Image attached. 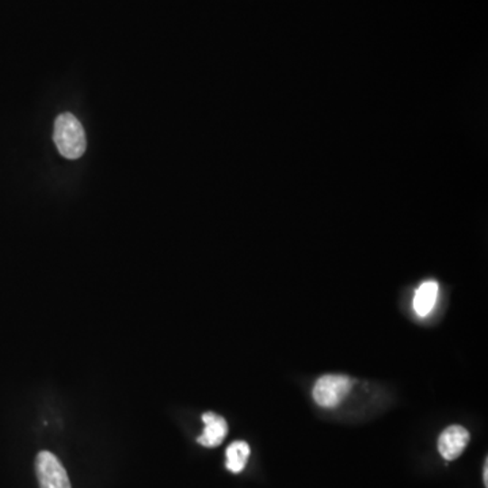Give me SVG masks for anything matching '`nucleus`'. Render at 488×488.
Returning <instances> with one entry per match:
<instances>
[{"instance_id": "nucleus-1", "label": "nucleus", "mask_w": 488, "mask_h": 488, "mask_svg": "<svg viewBox=\"0 0 488 488\" xmlns=\"http://www.w3.org/2000/svg\"><path fill=\"white\" fill-rule=\"evenodd\" d=\"M53 140L62 157L79 159L86 151V133L73 114L62 113L54 121Z\"/></svg>"}, {"instance_id": "nucleus-2", "label": "nucleus", "mask_w": 488, "mask_h": 488, "mask_svg": "<svg viewBox=\"0 0 488 488\" xmlns=\"http://www.w3.org/2000/svg\"><path fill=\"white\" fill-rule=\"evenodd\" d=\"M353 381L348 376L327 375L319 378L313 387L312 397L324 408L338 407L350 394Z\"/></svg>"}, {"instance_id": "nucleus-3", "label": "nucleus", "mask_w": 488, "mask_h": 488, "mask_svg": "<svg viewBox=\"0 0 488 488\" xmlns=\"http://www.w3.org/2000/svg\"><path fill=\"white\" fill-rule=\"evenodd\" d=\"M35 473L41 488H71L67 471L51 452H40L35 459Z\"/></svg>"}, {"instance_id": "nucleus-4", "label": "nucleus", "mask_w": 488, "mask_h": 488, "mask_svg": "<svg viewBox=\"0 0 488 488\" xmlns=\"http://www.w3.org/2000/svg\"><path fill=\"white\" fill-rule=\"evenodd\" d=\"M470 443V433L460 425H452L438 438V452L444 459L452 462L459 459Z\"/></svg>"}, {"instance_id": "nucleus-5", "label": "nucleus", "mask_w": 488, "mask_h": 488, "mask_svg": "<svg viewBox=\"0 0 488 488\" xmlns=\"http://www.w3.org/2000/svg\"><path fill=\"white\" fill-rule=\"evenodd\" d=\"M206 429L198 437V444L206 448H216L222 445L228 435V424L223 416L215 413H206L203 416Z\"/></svg>"}, {"instance_id": "nucleus-6", "label": "nucleus", "mask_w": 488, "mask_h": 488, "mask_svg": "<svg viewBox=\"0 0 488 488\" xmlns=\"http://www.w3.org/2000/svg\"><path fill=\"white\" fill-rule=\"evenodd\" d=\"M438 297V283L435 281H425L414 297V310L419 316L432 312Z\"/></svg>"}, {"instance_id": "nucleus-7", "label": "nucleus", "mask_w": 488, "mask_h": 488, "mask_svg": "<svg viewBox=\"0 0 488 488\" xmlns=\"http://www.w3.org/2000/svg\"><path fill=\"white\" fill-rule=\"evenodd\" d=\"M250 446L244 441H236L227 448V470L233 474H241L250 457Z\"/></svg>"}, {"instance_id": "nucleus-8", "label": "nucleus", "mask_w": 488, "mask_h": 488, "mask_svg": "<svg viewBox=\"0 0 488 488\" xmlns=\"http://www.w3.org/2000/svg\"><path fill=\"white\" fill-rule=\"evenodd\" d=\"M483 481H484V486H486L487 488L488 487V460L487 459H486V463H484Z\"/></svg>"}]
</instances>
